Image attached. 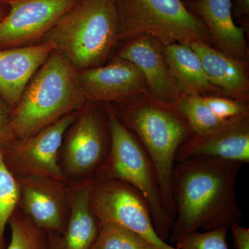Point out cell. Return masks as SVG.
<instances>
[{
	"label": "cell",
	"mask_w": 249,
	"mask_h": 249,
	"mask_svg": "<svg viewBox=\"0 0 249 249\" xmlns=\"http://www.w3.org/2000/svg\"><path fill=\"white\" fill-rule=\"evenodd\" d=\"M163 54L178 91L184 93L183 96L217 91L205 72L200 58L189 45L174 43L164 46Z\"/></svg>",
	"instance_id": "cell-19"
},
{
	"label": "cell",
	"mask_w": 249,
	"mask_h": 249,
	"mask_svg": "<svg viewBox=\"0 0 249 249\" xmlns=\"http://www.w3.org/2000/svg\"><path fill=\"white\" fill-rule=\"evenodd\" d=\"M0 1H9V0H0Z\"/></svg>",
	"instance_id": "cell-32"
},
{
	"label": "cell",
	"mask_w": 249,
	"mask_h": 249,
	"mask_svg": "<svg viewBox=\"0 0 249 249\" xmlns=\"http://www.w3.org/2000/svg\"><path fill=\"white\" fill-rule=\"evenodd\" d=\"M198 156L248 163L249 114L226 119L206 133L193 134L178 148L175 163Z\"/></svg>",
	"instance_id": "cell-13"
},
{
	"label": "cell",
	"mask_w": 249,
	"mask_h": 249,
	"mask_svg": "<svg viewBox=\"0 0 249 249\" xmlns=\"http://www.w3.org/2000/svg\"><path fill=\"white\" fill-rule=\"evenodd\" d=\"M117 41L153 36L164 46L207 42L209 31L183 0H115Z\"/></svg>",
	"instance_id": "cell-6"
},
{
	"label": "cell",
	"mask_w": 249,
	"mask_h": 249,
	"mask_svg": "<svg viewBox=\"0 0 249 249\" xmlns=\"http://www.w3.org/2000/svg\"><path fill=\"white\" fill-rule=\"evenodd\" d=\"M191 7L224 53L241 60L245 53L246 40L243 29L232 18V0H199Z\"/></svg>",
	"instance_id": "cell-16"
},
{
	"label": "cell",
	"mask_w": 249,
	"mask_h": 249,
	"mask_svg": "<svg viewBox=\"0 0 249 249\" xmlns=\"http://www.w3.org/2000/svg\"><path fill=\"white\" fill-rule=\"evenodd\" d=\"M115 0H79L54 24L49 42L76 71L102 66L117 42Z\"/></svg>",
	"instance_id": "cell-3"
},
{
	"label": "cell",
	"mask_w": 249,
	"mask_h": 249,
	"mask_svg": "<svg viewBox=\"0 0 249 249\" xmlns=\"http://www.w3.org/2000/svg\"><path fill=\"white\" fill-rule=\"evenodd\" d=\"M9 224L11 242L5 249H49V232L36 227L20 210H16Z\"/></svg>",
	"instance_id": "cell-22"
},
{
	"label": "cell",
	"mask_w": 249,
	"mask_h": 249,
	"mask_svg": "<svg viewBox=\"0 0 249 249\" xmlns=\"http://www.w3.org/2000/svg\"><path fill=\"white\" fill-rule=\"evenodd\" d=\"M16 139L11 117V109L0 98V150H4Z\"/></svg>",
	"instance_id": "cell-26"
},
{
	"label": "cell",
	"mask_w": 249,
	"mask_h": 249,
	"mask_svg": "<svg viewBox=\"0 0 249 249\" xmlns=\"http://www.w3.org/2000/svg\"><path fill=\"white\" fill-rule=\"evenodd\" d=\"M123 124L135 133L155 168L167 213L175 220L172 181L175 157L180 146L193 133L176 109L157 103L130 105L121 113Z\"/></svg>",
	"instance_id": "cell-4"
},
{
	"label": "cell",
	"mask_w": 249,
	"mask_h": 249,
	"mask_svg": "<svg viewBox=\"0 0 249 249\" xmlns=\"http://www.w3.org/2000/svg\"><path fill=\"white\" fill-rule=\"evenodd\" d=\"M176 109L193 134L206 133L224 121L214 114L204 97L198 93L181 96L177 104Z\"/></svg>",
	"instance_id": "cell-20"
},
{
	"label": "cell",
	"mask_w": 249,
	"mask_h": 249,
	"mask_svg": "<svg viewBox=\"0 0 249 249\" xmlns=\"http://www.w3.org/2000/svg\"><path fill=\"white\" fill-rule=\"evenodd\" d=\"M64 142V164L68 175L83 177L96 173L107 160L110 140L94 108L83 107L67 131Z\"/></svg>",
	"instance_id": "cell-10"
},
{
	"label": "cell",
	"mask_w": 249,
	"mask_h": 249,
	"mask_svg": "<svg viewBox=\"0 0 249 249\" xmlns=\"http://www.w3.org/2000/svg\"><path fill=\"white\" fill-rule=\"evenodd\" d=\"M55 47L49 42L0 49V98L12 110Z\"/></svg>",
	"instance_id": "cell-15"
},
{
	"label": "cell",
	"mask_w": 249,
	"mask_h": 249,
	"mask_svg": "<svg viewBox=\"0 0 249 249\" xmlns=\"http://www.w3.org/2000/svg\"><path fill=\"white\" fill-rule=\"evenodd\" d=\"M243 165L204 156L175 163L172 181L175 217L168 239L172 243L199 229H228L241 222L243 213L236 185Z\"/></svg>",
	"instance_id": "cell-1"
},
{
	"label": "cell",
	"mask_w": 249,
	"mask_h": 249,
	"mask_svg": "<svg viewBox=\"0 0 249 249\" xmlns=\"http://www.w3.org/2000/svg\"><path fill=\"white\" fill-rule=\"evenodd\" d=\"M118 56L139 67L156 103L176 109L180 98L178 85L165 62L163 45L158 39L150 35L139 36L121 49Z\"/></svg>",
	"instance_id": "cell-14"
},
{
	"label": "cell",
	"mask_w": 249,
	"mask_h": 249,
	"mask_svg": "<svg viewBox=\"0 0 249 249\" xmlns=\"http://www.w3.org/2000/svg\"><path fill=\"white\" fill-rule=\"evenodd\" d=\"M240 223L231 227L235 249H249V229L242 227Z\"/></svg>",
	"instance_id": "cell-27"
},
{
	"label": "cell",
	"mask_w": 249,
	"mask_h": 249,
	"mask_svg": "<svg viewBox=\"0 0 249 249\" xmlns=\"http://www.w3.org/2000/svg\"><path fill=\"white\" fill-rule=\"evenodd\" d=\"M9 6L7 3L0 1V22L9 12Z\"/></svg>",
	"instance_id": "cell-30"
},
{
	"label": "cell",
	"mask_w": 249,
	"mask_h": 249,
	"mask_svg": "<svg viewBox=\"0 0 249 249\" xmlns=\"http://www.w3.org/2000/svg\"><path fill=\"white\" fill-rule=\"evenodd\" d=\"M77 78L87 103L124 102L148 88L139 67L119 56L107 65L77 71Z\"/></svg>",
	"instance_id": "cell-12"
},
{
	"label": "cell",
	"mask_w": 249,
	"mask_h": 249,
	"mask_svg": "<svg viewBox=\"0 0 249 249\" xmlns=\"http://www.w3.org/2000/svg\"><path fill=\"white\" fill-rule=\"evenodd\" d=\"M227 229L198 231L187 235L176 244L178 249H229Z\"/></svg>",
	"instance_id": "cell-24"
},
{
	"label": "cell",
	"mask_w": 249,
	"mask_h": 249,
	"mask_svg": "<svg viewBox=\"0 0 249 249\" xmlns=\"http://www.w3.org/2000/svg\"><path fill=\"white\" fill-rule=\"evenodd\" d=\"M77 71L54 50L36 71L11 110L16 139L40 132L64 116L81 110L87 104Z\"/></svg>",
	"instance_id": "cell-2"
},
{
	"label": "cell",
	"mask_w": 249,
	"mask_h": 249,
	"mask_svg": "<svg viewBox=\"0 0 249 249\" xmlns=\"http://www.w3.org/2000/svg\"><path fill=\"white\" fill-rule=\"evenodd\" d=\"M204 98L211 110L223 120L249 114L248 107L243 101L239 100L234 101L216 96Z\"/></svg>",
	"instance_id": "cell-25"
},
{
	"label": "cell",
	"mask_w": 249,
	"mask_h": 249,
	"mask_svg": "<svg viewBox=\"0 0 249 249\" xmlns=\"http://www.w3.org/2000/svg\"><path fill=\"white\" fill-rule=\"evenodd\" d=\"M76 116L77 112L71 113L34 135L15 139L3 150L10 172L16 178L37 177L65 181L58 164V152Z\"/></svg>",
	"instance_id": "cell-8"
},
{
	"label": "cell",
	"mask_w": 249,
	"mask_h": 249,
	"mask_svg": "<svg viewBox=\"0 0 249 249\" xmlns=\"http://www.w3.org/2000/svg\"><path fill=\"white\" fill-rule=\"evenodd\" d=\"M91 249H155L138 234L119 224L98 222V232Z\"/></svg>",
	"instance_id": "cell-21"
},
{
	"label": "cell",
	"mask_w": 249,
	"mask_h": 249,
	"mask_svg": "<svg viewBox=\"0 0 249 249\" xmlns=\"http://www.w3.org/2000/svg\"><path fill=\"white\" fill-rule=\"evenodd\" d=\"M17 178L21 212L39 229L62 235L70 211L65 181L37 177Z\"/></svg>",
	"instance_id": "cell-11"
},
{
	"label": "cell",
	"mask_w": 249,
	"mask_h": 249,
	"mask_svg": "<svg viewBox=\"0 0 249 249\" xmlns=\"http://www.w3.org/2000/svg\"><path fill=\"white\" fill-rule=\"evenodd\" d=\"M234 13L238 17H248L249 14V0H235Z\"/></svg>",
	"instance_id": "cell-28"
},
{
	"label": "cell",
	"mask_w": 249,
	"mask_h": 249,
	"mask_svg": "<svg viewBox=\"0 0 249 249\" xmlns=\"http://www.w3.org/2000/svg\"><path fill=\"white\" fill-rule=\"evenodd\" d=\"M190 47L200 58L213 85L239 101L248 97V77L240 60L215 50L203 41H195Z\"/></svg>",
	"instance_id": "cell-18"
},
{
	"label": "cell",
	"mask_w": 249,
	"mask_h": 249,
	"mask_svg": "<svg viewBox=\"0 0 249 249\" xmlns=\"http://www.w3.org/2000/svg\"><path fill=\"white\" fill-rule=\"evenodd\" d=\"M79 0H9L0 22V49L38 44L54 24Z\"/></svg>",
	"instance_id": "cell-9"
},
{
	"label": "cell",
	"mask_w": 249,
	"mask_h": 249,
	"mask_svg": "<svg viewBox=\"0 0 249 249\" xmlns=\"http://www.w3.org/2000/svg\"><path fill=\"white\" fill-rule=\"evenodd\" d=\"M61 235L55 232L49 233V249H61L60 247Z\"/></svg>",
	"instance_id": "cell-29"
},
{
	"label": "cell",
	"mask_w": 249,
	"mask_h": 249,
	"mask_svg": "<svg viewBox=\"0 0 249 249\" xmlns=\"http://www.w3.org/2000/svg\"><path fill=\"white\" fill-rule=\"evenodd\" d=\"M184 1V0H183ZM186 1H188V2H189L190 5L195 4V3L197 2L198 1H199V0H186Z\"/></svg>",
	"instance_id": "cell-31"
},
{
	"label": "cell",
	"mask_w": 249,
	"mask_h": 249,
	"mask_svg": "<svg viewBox=\"0 0 249 249\" xmlns=\"http://www.w3.org/2000/svg\"><path fill=\"white\" fill-rule=\"evenodd\" d=\"M89 207L98 222L119 224L138 234L155 249H178L160 238L145 198L128 183L119 180L93 181Z\"/></svg>",
	"instance_id": "cell-7"
},
{
	"label": "cell",
	"mask_w": 249,
	"mask_h": 249,
	"mask_svg": "<svg viewBox=\"0 0 249 249\" xmlns=\"http://www.w3.org/2000/svg\"><path fill=\"white\" fill-rule=\"evenodd\" d=\"M19 201V182L6 166L3 150H0V249H6L5 229L18 209Z\"/></svg>",
	"instance_id": "cell-23"
},
{
	"label": "cell",
	"mask_w": 249,
	"mask_h": 249,
	"mask_svg": "<svg viewBox=\"0 0 249 249\" xmlns=\"http://www.w3.org/2000/svg\"><path fill=\"white\" fill-rule=\"evenodd\" d=\"M93 178L67 188L69 217L60 238L61 249H91L98 232V222L89 207Z\"/></svg>",
	"instance_id": "cell-17"
},
{
	"label": "cell",
	"mask_w": 249,
	"mask_h": 249,
	"mask_svg": "<svg viewBox=\"0 0 249 249\" xmlns=\"http://www.w3.org/2000/svg\"><path fill=\"white\" fill-rule=\"evenodd\" d=\"M110 135L107 160L95 181L119 180L137 190L148 204L156 231L164 242L169 239L173 222L167 213L157 173L150 157L133 134L121 123L111 106L106 107Z\"/></svg>",
	"instance_id": "cell-5"
}]
</instances>
